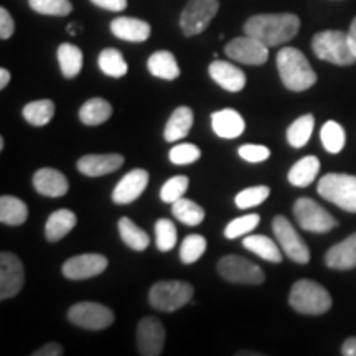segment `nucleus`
I'll list each match as a JSON object with an SVG mask.
<instances>
[{
    "label": "nucleus",
    "instance_id": "nucleus-1",
    "mask_svg": "<svg viewBox=\"0 0 356 356\" xmlns=\"http://www.w3.org/2000/svg\"><path fill=\"white\" fill-rule=\"evenodd\" d=\"M244 33L273 48L291 42L300 30V19L296 13H257L243 25Z\"/></svg>",
    "mask_w": 356,
    "mask_h": 356
},
{
    "label": "nucleus",
    "instance_id": "nucleus-2",
    "mask_svg": "<svg viewBox=\"0 0 356 356\" xmlns=\"http://www.w3.org/2000/svg\"><path fill=\"white\" fill-rule=\"evenodd\" d=\"M275 61H277L280 81L289 91H307L317 83V73L312 68L304 53L297 48L284 47L277 53Z\"/></svg>",
    "mask_w": 356,
    "mask_h": 356
},
{
    "label": "nucleus",
    "instance_id": "nucleus-3",
    "mask_svg": "<svg viewBox=\"0 0 356 356\" xmlns=\"http://www.w3.org/2000/svg\"><path fill=\"white\" fill-rule=\"evenodd\" d=\"M312 50L318 60L337 66H351L356 63V55L351 50L348 33L343 30H323L312 38Z\"/></svg>",
    "mask_w": 356,
    "mask_h": 356
},
{
    "label": "nucleus",
    "instance_id": "nucleus-4",
    "mask_svg": "<svg viewBox=\"0 0 356 356\" xmlns=\"http://www.w3.org/2000/svg\"><path fill=\"white\" fill-rule=\"evenodd\" d=\"M289 305L304 315L327 314L332 307V296L323 286L310 279H300L289 293Z\"/></svg>",
    "mask_w": 356,
    "mask_h": 356
},
{
    "label": "nucleus",
    "instance_id": "nucleus-5",
    "mask_svg": "<svg viewBox=\"0 0 356 356\" xmlns=\"http://www.w3.org/2000/svg\"><path fill=\"white\" fill-rule=\"evenodd\" d=\"M318 195L341 210L356 213V177L346 173H327L320 178Z\"/></svg>",
    "mask_w": 356,
    "mask_h": 356
},
{
    "label": "nucleus",
    "instance_id": "nucleus-6",
    "mask_svg": "<svg viewBox=\"0 0 356 356\" xmlns=\"http://www.w3.org/2000/svg\"><path fill=\"white\" fill-rule=\"evenodd\" d=\"M195 289L185 280H159L149 291V302L160 312H175L190 304Z\"/></svg>",
    "mask_w": 356,
    "mask_h": 356
},
{
    "label": "nucleus",
    "instance_id": "nucleus-7",
    "mask_svg": "<svg viewBox=\"0 0 356 356\" xmlns=\"http://www.w3.org/2000/svg\"><path fill=\"white\" fill-rule=\"evenodd\" d=\"M220 12L218 0H188L180 15V29L185 37L203 33Z\"/></svg>",
    "mask_w": 356,
    "mask_h": 356
},
{
    "label": "nucleus",
    "instance_id": "nucleus-8",
    "mask_svg": "<svg viewBox=\"0 0 356 356\" xmlns=\"http://www.w3.org/2000/svg\"><path fill=\"white\" fill-rule=\"evenodd\" d=\"M218 273L228 282L246 284V286H259L266 279L259 266L246 259V257L236 254L221 257L218 262Z\"/></svg>",
    "mask_w": 356,
    "mask_h": 356
},
{
    "label": "nucleus",
    "instance_id": "nucleus-9",
    "mask_svg": "<svg viewBox=\"0 0 356 356\" xmlns=\"http://www.w3.org/2000/svg\"><path fill=\"white\" fill-rule=\"evenodd\" d=\"M293 216L302 229L310 233H328L337 228L338 221L314 200L302 197L293 204Z\"/></svg>",
    "mask_w": 356,
    "mask_h": 356
},
{
    "label": "nucleus",
    "instance_id": "nucleus-10",
    "mask_svg": "<svg viewBox=\"0 0 356 356\" xmlns=\"http://www.w3.org/2000/svg\"><path fill=\"white\" fill-rule=\"evenodd\" d=\"M68 320L79 328L99 332L113 325L114 314L109 307L97 302H79L68 310Z\"/></svg>",
    "mask_w": 356,
    "mask_h": 356
},
{
    "label": "nucleus",
    "instance_id": "nucleus-11",
    "mask_svg": "<svg viewBox=\"0 0 356 356\" xmlns=\"http://www.w3.org/2000/svg\"><path fill=\"white\" fill-rule=\"evenodd\" d=\"M273 231L287 257H291L293 262H299V264H307L310 261L309 248L286 216L279 215L274 218Z\"/></svg>",
    "mask_w": 356,
    "mask_h": 356
},
{
    "label": "nucleus",
    "instance_id": "nucleus-12",
    "mask_svg": "<svg viewBox=\"0 0 356 356\" xmlns=\"http://www.w3.org/2000/svg\"><path fill=\"white\" fill-rule=\"evenodd\" d=\"M225 53L231 60L249 66H261L269 60V47L246 33L226 43Z\"/></svg>",
    "mask_w": 356,
    "mask_h": 356
},
{
    "label": "nucleus",
    "instance_id": "nucleus-13",
    "mask_svg": "<svg viewBox=\"0 0 356 356\" xmlns=\"http://www.w3.org/2000/svg\"><path fill=\"white\" fill-rule=\"evenodd\" d=\"M25 270L20 257L13 252L0 254V300L15 297L24 289Z\"/></svg>",
    "mask_w": 356,
    "mask_h": 356
},
{
    "label": "nucleus",
    "instance_id": "nucleus-14",
    "mask_svg": "<svg viewBox=\"0 0 356 356\" xmlns=\"http://www.w3.org/2000/svg\"><path fill=\"white\" fill-rule=\"evenodd\" d=\"M165 345V328L155 317H144L137 325V351L142 356H159Z\"/></svg>",
    "mask_w": 356,
    "mask_h": 356
},
{
    "label": "nucleus",
    "instance_id": "nucleus-15",
    "mask_svg": "<svg viewBox=\"0 0 356 356\" xmlns=\"http://www.w3.org/2000/svg\"><path fill=\"white\" fill-rule=\"evenodd\" d=\"M108 267V257L102 254H79L70 257L61 267V273L70 280H84L102 274Z\"/></svg>",
    "mask_w": 356,
    "mask_h": 356
},
{
    "label": "nucleus",
    "instance_id": "nucleus-16",
    "mask_svg": "<svg viewBox=\"0 0 356 356\" xmlns=\"http://www.w3.org/2000/svg\"><path fill=\"white\" fill-rule=\"evenodd\" d=\"M147 185H149V172L142 170V168L131 170L114 186L113 202L115 204H129L136 202L144 193Z\"/></svg>",
    "mask_w": 356,
    "mask_h": 356
},
{
    "label": "nucleus",
    "instance_id": "nucleus-17",
    "mask_svg": "<svg viewBox=\"0 0 356 356\" xmlns=\"http://www.w3.org/2000/svg\"><path fill=\"white\" fill-rule=\"evenodd\" d=\"M208 73H210L211 79L218 84V86H221L229 92L243 91L248 81L244 71L239 70L238 66H234L233 63H229V61L215 60L210 66H208Z\"/></svg>",
    "mask_w": 356,
    "mask_h": 356
},
{
    "label": "nucleus",
    "instance_id": "nucleus-18",
    "mask_svg": "<svg viewBox=\"0 0 356 356\" xmlns=\"http://www.w3.org/2000/svg\"><path fill=\"white\" fill-rule=\"evenodd\" d=\"M124 165V157L119 154L84 155L78 160V170L86 177H102L119 170Z\"/></svg>",
    "mask_w": 356,
    "mask_h": 356
},
{
    "label": "nucleus",
    "instance_id": "nucleus-19",
    "mask_svg": "<svg viewBox=\"0 0 356 356\" xmlns=\"http://www.w3.org/2000/svg\"><path fill=\"white\" fill-rule=\"evenodd\" d=\"M33 186L43 197L58 198L65 197L68 193L70 184L66 177L56 168H40V170L33 175Z\"/></svg>",
    "mask_w": 356,
    "mask_h": 356
},
{
    "label": "nucleus",
    "instance_id": "nucleus-20",
    "mask_svg": "<svg viewBox=\"0 0 356 356\" xmlns=\"http://www.w3.org/2000/svg\"><path fill=\"white\" fill-rule=\"evenodd\" d=\"M109 29L114 37L131 43L145 42L152 32V29L145 20L136 19V17H118L111 22Z\"/></svg>",
    "mask_w": 356,
    "mask_h": 356
},
{
    "label": "nucleus",
    "instance_id": "nucleus-21",
    "mask_svg": "<svg viewBox=\"0 0 356 356\" xmlns=\"http://www.w3.org/2000/svg\"><path fill=\"white\" fill-rule=\"evenodd\" d=\"M325 264L335 270H348L356 267V233L335 244L325 254Z\"/></svg>",
    "mask_w": 356,
    "mask_h": 356
},
{
    "label": "nucleus",
    "instance_id": "nucleus-22",
    "mask_svg": "<svg viewBox=\"0 0 356 356\" xmlns=\"http://www.w3.org/2000/svg\"><path fill=\"white\" fill-rule=\"evenodd\" d=\"M213 132L221 139H236L244 132L246 122L234 109H221L211 114Z\"/></svg>",
    "mask_w": 356,
    "mask_h": 356
},
{
    "label": "nucleus",
    "instance_id": "nucleus-23",
    "mask_svg": "<svg viewBox=\"0 0 356 356\" xmlns=\"http://www.w3.org/2000/svg\"><path fill=\"white\" fill-rule=\"evenodd\" d=\"M147 68L152 76L165 79V81H173L180 76V66H178L173 53L167 50L152 53L147 60Z\"/></svg>",
    "mask_w": 356,
    "mask_h": 356
},
{
    "label": "nucleus",
    "instance_id": "nucleus-24",
    "mask_svg": "<svg viewBox=\"0 0 356 356\" xmlns=\"http://www.w3.org/2000/svg\"><path fill=\"white\" fill-rule=\"evenodd\" d=\"M193 111L186 106H180L173 111L170 119L163 129V139L167 142H177L188 136L191 126H193Z\"/></svg>",
    "mask_w": 356,
    "mask_h": 356
},
{
    "label": "nucleus",
    "instance_id": "nucleus-25",
    "mask_svg": "<svg viewBox=\"0 0 356 356\" xmlns=\"http://www.w3.org/2000/svg\"><path fill=\"white\" fill-rule=\"evenodd\" d=\"M76 215L71 210H58L51 213L48 218L47 225H44V238L50 243H58L63 239L70 231H73L76 226Z\"/></svg>",
    "mask_w": 356,
    "mask_h": 356
},
{
    "label": "nucleus",
    "instance_id": "nucleus-26",
    "mask_svg": "<svg viewBox=\"0 0 356 356\" xmlns=\"http://www.w3.org/2000/svg\"><path fill=\"white\" fill-rule=\"evenodd\" d=\"M320 170V160L314 155H307V157L300 159L299 162L293 163L291 170H289V181L293 186H300L305 188L314 184V180L317 178Z\"/></svg>",
    "mask_w": 356,
    "mask_h": 356
},
{
    "label": "nucleus",
    "instance_id": "nucleus-27",
    "mask_svg": "<svg viewBox=\"0 0 356 356\" xmlns=\"http://www.w3.org/2000/svg\"><path fill=\"white\" fill-rule=\"evenodd\" d=\"M58 63L65 78H76L83 70V51L73 43H61L56 51Z\"/></svg>",
    "mask_w": 356,
    "mask_h": 356
},
{
    "label": "nucleus",
    "instance_id": "nucleus-28",
    "mask_svg": "<svg viewBox=\"0 0 356 356\" xmlns=\"http://www.w3.org/2000/svg\"><path fill=\"white\" fill-rule=\"evenodd\" d=\"M113 115V106L102 97H92L88 99L79 109V121L84 126H99V124L106 122Z\"/></svg>",
    "mask_w": 356,
    "mask_h": 356
},
{
    "label": "nucleus",
    "instance_id": "nucleus-29",
    "mask_svg": "<svg viewBox=\"0 0 356 356\" xmlns=\"http://www.w3.org/2000/svg\"><path fill=\"white\" fill-rule=\"evenodd\" d=\"M243 246L246 248L248 251H251L252 254L259 256L261 259L275 262V264L282 262V252H280L279 246L273 241V239L267 238V236H262V234L246 236L243 241Z\"/></svg>",
    "mask_w": 356,
    "mask_h": 356
},
{
    "label": "nucleus",
    "instance_id": "nucleus-30",
    "mask_svg": "<svg viewBox=\"0 0 356 356\" xmlns=\"http://www.w3.org/2000/svg\"><path fill=\"white\" fill-rule=\"evenodd\" d=\"M29 218V208L25 202L12 195H2L0 198V221L7 226H20Z\"/></svg>",
    "mask_w": 356,
    "mask_h": 356
},
{
    "label": "nucleus",
    "instance_id": "nucleus-31",
    "mask_svg": "<svg viewBox=\"0 0 356 356\" xmlns=\"http://www.w3.org/2000/svg\"><path fill=\"white\" fill-rule=\"evenodd\" d=\"M118 228L119 234H121V239L127 248L134 249V251H144V249L149 248V234H147L142 228H139L131 218L122 216L118 222Z\"/></svg>",
    "mask_w": 356,
    "mask_h": 356
},
{
    "label": "nucleus",
    "instance_id": "nucleus-32",
    "mask_svg": "<svg viewBox=\"0 0 356 356\" xmlns=\"http://www.w3.org/2000/svg\"><path fill=\"white\" fill-rule=\"evenodd\" d=\"M24 119L30 126L35 127H43L51 121L53 115H55V102L50 99H40L29 102L22 109Z\"/></svg>",
    "mask_w": 356,
    "mask_h": 356
},
{
    "label": "nucleus",
    "instance_id": "nucleus-33",
    "mask_svg": "<svg viewBox=\"0 0 356 356\" xmlns=\"http://www.w3.org/2000/svg\"><path fill=\"white\" fill-rule=\"evenodd\" d=\"M97 65L102 73L111 78H122L129 71L127 61L124 60L122 53L115 48H104L97 56Z\"/></svg>",
    "mask_w": 356,
    "mask_h": 356
},
{
    "label": "nucleus",
    "instance_id": "nucleus-34",
    "mask_svg": "<svg viewBox=\"0 0 356 356\" xmlns=\"http://www.w3.org/2000/svg\"><path fill=\"white\" fill-rule=\"evenodd\" d=\"M315 126V118L312 114L300 115L297 121H293L287 129V142L293 149H302L312 137Z\"/></svg>",
    "mask_w": 356,
    "mask_h": 356
},
{
    "label": "nucleus",
    "instance_id": "nucleus-35",
    "mask_svg": "<svg viewBox=\"0 0 356 356\" xmlns=\"http://www.w3.org/2000/svg\"><path fill=\"white\" fill-rule=\"evenodd\" d=\"M172 215L186 226H198L204 220V210L198 203L181 197L172 203Z\"/></svg>",
    "mask_w": 356,
    "mask_h": 356
},
{
    "label": "nucleus",
    "instance_id": "nucleus-36",
    "mask_svg": "<svg viewBox=\"0 0 356 356\" xmlns=\"http://www.w3.org/2000/svg\"><path fill=\"white\" fill-rule=\"evenodd\" d=\"M320 139L325 150L330 154H340L343 150L346 136L343 127L335 121H328L323 124L322 131H320Z\"/></svg>",
    "mask_w": 356,
    "mask_h": 356
},
{
    "label": "nucleus",
    "instance_id": "nucleus-37",
    "mask_svg": "<svg viewBox=\"0 0 356 356\" xmlns=\"http://www.w3.org/2000/svg\"><path fill=\"white\" fill-rule=\"evenodd\" d=\"M33 12L47 17H68L73 12V3L70 0H29Z\"/></svg>",
    "mask_w": 356,
    "mask_h": 356
},
{
    "label": "nucleus",
    "instance_id": "nucleus-38",
    "mask_svg": "<svg viewBox=\"0 0 356 356\" xmlns=\"http://www.w3.org/2000/svg\"><path fill=\"white\" fill-rule=\"evenodd\" d=\"M208 243L202 234H190L186 236L180 246V261L184 264H193L207 251Z\"/></svg>",
    "mask_w": 356,
    "mask_h": 356
},
{
    "label": "nucleus",
    "instance_id": "nucleus-39",
    "mask_svg": "<svg viewBox=\"0 0 356 356\" xmlns=\"http://www.w3.org/2000/svg\"><path fill=\"white\" fill-rule=\"evenodd\" d=\"M155 244L162 252L172 251L177 244V228L173 221L167 218H160L155 221Z\"/></svg>",
    "mask_w": 356,
    "mask_h": 356
},
{
    "label": "nucleus",
    "instance_id": "nucleus-40",
    "mask_svg": "<svg viewBox=\"0 0 356 356\" xmlns=\"http://www.w3.org/2000/svg\"><path fill=\"white\" fill-rule=\"evenodd\" d=\"M270 195V188L266 185H257V186H251V188H246L243 191H239L236 195L234 203L239 210H248V208L252 207H259L261 203H264Z\"/></svg>",
    "mask_w": 356,
    "mask_h": 356
},
{
    "label": "nucleus",
    "instance_id": "nucleus-41",
    "mask_svg": "<svg viewBox=\"0 0 356 356\" xmlns=\"http://www.w3.org/2000/svg\"><path fill=\"white\" fill-rule=\"evenodd\" d=\"M261 222L259 215H244L239 218H234L233 221L228 222V226L225 228V236L228 239H236L246 236L257 228V225Z\"/></svg>",
    "mask_w": 356,
    "mask_h": 356
},
{
    "label": "nucleus",
    "instance_id": "nucleus-42",
    "mask_svg": "<svg viewBox=\"0 0 356 356\" xmlns=\"http://www.w3.org/2000/svg\"><path fill=\"white\" fill-rule=\"evenodd\" d=\"M190 180L185 175H175L163 184L162 190H160V198L163 203H175L177 200H180L185 195V191L188 190Z\"/></svg>",
    "mask_w": 356,
    "mask_h": 356
},
{
    "label": "nucleus",
    "instance_id": "nucleus-43",
    "mask_svg": "<svg viewBox=\"0 0 356 356\" xmlns=\"http://www.w3.org/2000/svg\"><path fill=\"white\" fill-rule=\"evenodd\" d=\"M202 157V152L195 144H178L168 152V160L173 165H190Z\"/></svg>",
    "mask_w": 356,
    "mask_h": 356
},
{
    "label": "nucleus",
    "instance_id": "nucleus-44",
    "mask_svg": "<svg viewBox=\"0 0 356 356\" xmlns=\"http://www.w3.org/2000/svg\"><path fill=\"white\" fill-rule=\"evenodd\" d=\"M239 157L246 160L249 163H261L266 162L270 157V150L266 145H256V144H246L239 147Z\"/></svg>",
    "mask_w": 356,
    "mask_h": 356
},
{
    "label": "nucleus",
    "instance_id": "nucleus-45",
    "mask_svg": "<svg viewBox=\"0 0 356 356\" xmlns=\"http://www.w3.org/2000/svg\"><path fill=\"white\" fill-rule=\"evenodd\" d=\"M15 32V22L6 7L0 8V38L8 40Z\"/></svg>",
    "mask_w": 356,
    "mask_h": 356
},
{
    "label": "nucleus",
    "instance_id": "nucleus-46",
    "mask_svg": "<svg viewBox=\"0 0 356 356\" xmlns=\"http://www.w3.org/2000/svg\"><path fill=\"white\" fill-rule=\"evenodd\" d=\"M89 2H91L92 6L104 8V10L109 12H122L126 10L129 6L127 0H89Z\"/></svg>",
    "mask_w": 356,
    "mask_h": 356
},
{
    "label": "nucleus",
    "instance_id": "nucleus-47",
    "mask_svg": "<svg viewBox=\"0 0 356 356\" xmlns=\"http://www.w3.org/2000/svg\"><path fill=\"white\" fill-rule=\"evenodd\" d=\"M61 355H63V346L60 343H47L33 353V356H61Z\"/></svg>",
    "mask_w": 356,
    "mask_h": 356
},
{
    "label": "nucleus",
    "instance_id": "nucleus-48",
    "mask_svg": "<svg viewBox=\"0 0 356 356\" xmlns=\"http://www.w3.org/2000/svg\"><path fill=\"white\" fill-rule=\"evenodd\" d=\"M341 355L343 356H356V337H350L341 345Z\"/></svg>",
    "mask_w": 356,
    "mask_h": 356
},
{
    "label": "nucleus",
    "instance_id": "nucleus-49",
    "mask_svg": "<svg viewBox=\"0 0 356 356\" xmlns=\"http://www.w3.org/2000/svg\"><path fill=\"white\" fill-rule=\"evenodd\" d=\"M346 33H348V42H350L351 50H353V53L356 55V17L353 19V22H351L350 30Z\"/></svg>",
    "mask_w": 356,
    "mask_h": 356
},
{
    "label": "nucleus",
    "instance_id": "nucleus-50",
    "mask_svg": "<svg viewBox=\"0 0 356 356\" xmlns=\"http://www.w3.org/2000/svg\"><path fill=\"white\" fill-rule=\"evenodd\" d=\"M8 83H10V71L0 68V89H6Z\"/></svg>",
    "mask_w": 356,
    "mask_h": 356
},
{
    "label": "nucleus",
    "instance_id": "nucleus-51",
    "mask_svg": "<svg viewBox=\"0 0 356 356\" xmlns=\"http://www.w3.org/2000/svg\"><path fill=\"white\" fill-rule=\"evenodd\" d=\"M3 145H6V142H3V137H0V150H3Z\"/></svg>",
    "mask_w": 356,
    "mask_h": 356
},
{
    "label": "nucleus",
    "instance_id": "nucleus-52",
    "mask_svg": "<svg viewBox=\"0 0 356 356\" xmlns=\"http://www.w3.org/2000/svg\"><path fill=\"white\" fill-rule=\"evenodd\" d=\"M335 2H340V0H335Z\"/></svg>",
    "mask_w": 356,
    "mask_h": 356
}]
</instances>
